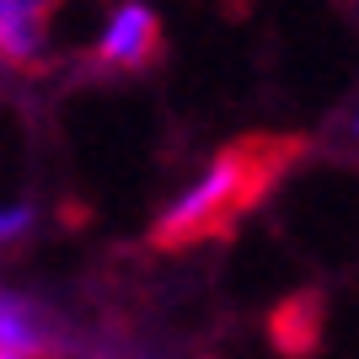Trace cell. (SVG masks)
Instances as JSON below:
<instances>
[{"instance_id":"obj_3","label":"cell","mask_w":359,"mask_h":359,"mask_svg":"<svg viewBox=\"0 0 359 359\" xmlns=\"http://www.w3.org/2000/svg\"><path fill=\"white\" fill-rule=\"evenodd\" d=\"M161 65H166V27L150 0H113L107 22L81 54L86 81H145Z\"/></svg>"},{"instance_id":"obj_6","label":"cell","mask_w":359,"mask_h":359,"mask_svg":"<svg viewBox=\"0 0 359 359\" xmlns=\"http://www.w3.org/2000/svg\"><path fill=\"white\" fill-rule=\"evenodd\" d=\"M43 236V198H22V204H0V257L27 252Z\"/></svg>"},{"instance_id":"obj_4","label":"cell","mask_w":359,"mask_h":359,"mask_svg":"<svg viewBox=\"0 0 359 359\" xmlns=\"http://www.w3.org/2000/svg\"><path fill=\"white\" fill-rule=\"evenodd\" d=\"M60 11L65 0H0V60L27 75L48 70L60 54V43H54V16Z\"/></svg>"},{"instance_id":"obj_2","label":"cell","mask_w":359,"mask_h":359,"mask_svg":"<svg viewBox=\"0 0 359 359\" xmlns=\"http://www.w3.org/2000/svg\"><path fill=\"white\" fill-rule=\"evenodd\" d=\"M269 225L316 273L359 263V156L316 145L269 204Z\"/></svg>"},{"instance_id":"obj_10","label":"cell","mask_w":359,"mask_h":359,"mask_svg":"<svg viewBox=\"0 0 359 359\" xmlns=\"http://www.w3.org/2000/svg\"><path fill=\"white\" fill-rule=\"evenodd\" d=\"M6 70H11V65H6V60H0V75H6Z\"/></svg>"},{"instance_id":"obj_1","label":"cell","mask_w":359,"mask_h":359,"mask_svg":"<svg viewBox=\"0 0 359 359\" xmlns=\"http://www.w3.org/2000/svg\"><path fill=\"white\" fill-rule=\"evenodd\" d=\"M316 150L306 135H273V129H252L215 145L172 194L156 204L145 225V252L161 257H198L220 252L241 225H252L257 215H269L295 166Z\"/></svg>"},{"instance_id":"obj_9","label":"cell","mask_w":359,"mask_h":359,"mask_svg":"<svg viewBox=\"0 0 359 359\" xmlns=\"http://www.w3.org/2000/svg\"><path fill=\"white\" fill-rule=\"evenodd\" d=\"M0 359H22V354H11V348H6V344H0Z\"/></svg>"},{"instance_id":"obj_7","label":"cell","mask_w":359,"mask_h":359,"mask_svg":"<svg viewBox=\"0 0 359 359\" xmlns=\"http://www.w3.org/2000/svg\"><path fill=\"white\" fill-rule=\"evenodd\" d=\"M48 359H107V354H91V348H65V354H48Z\"/></svg>"},{"instance_id":"obj_8","label":"cell","mask_w":359,"mask_h":359,"mask_svg":"<svg viewBox=\"0 0 359 359\" xmlns=\"http://www.w3.org/2000/svg\"><path fill=\"white\" fill-rule=\"evenodd\" d=\"M348 140H359V113H348Z\"/></svg>"},{"instance_id":"obj_5","label":"cell","mask_w":359,"mask_h":359,"mask_svg":"<svg viewBox=\"0 0 359 359\" xmlns=\"http://www.w3.org/2000/svg\"><path fill=\"white\" fill-rule=\"evenodd\" d=\"M252 327L263 332V344L273 348V359H316L322 354V332H327V295L316 285H300L295 295H285Z\"/></svg>"}]
</instances>
